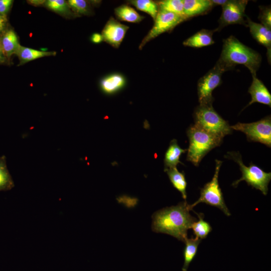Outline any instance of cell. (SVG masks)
I'll return each mask as SVG.
<instances>
[{"label":"cell","mask_w":271,"mask_h":271,"mask_svg":"<svg viewBox=\"0 0 271 271\" xmlns=\"http://www.w3.org/2000/svg\"><path fill=\"white\" fill-rule=\"evenodd\" d=\"M189 205L185 201L156 212L152 216V230L169 234L184 242L188 238V230L196 220L190 214Z\"/></svg>","instance_id":"cell-1"},{"label":"cell","mask_w":271,"mask_h":271,"mask_svg":"<svg viewBox=\"0 0 271 271\" xmlns=\"http://www.w3.org/2000/svg\"><path fill=\"white\" fill-rule=\"evenodd\" d=\"M261 62V57L258 53L230 36L223 40L220 57L216 63L225 71L232 69L236 65H243L252 75H255Z\"/></svg>","instance_id":"cell-2"},{"label":"cell","mask_w":271,"mask_h":271,"mask_svg":"<svg viewBox=\"0 0 271 271\" xmlns=\"http://www.w3.org/2000/svg\"><path fill=\"white\" fill-rule=\"evenodd\" d=\"M187 134L189 141L187 160L195 166L199 165L204 157L211 150L220 146L223 139L195 124L188 127Z\"/></svg>","instance_id":"cell-3"},{"label":"cell","mask_w":271,"mask_h":271,"mask_svg":"<svg viewBox=\"0 0 271 271\" xmlns=\"http://www.w3.org/2000/svg\"><path fill=\"white\" fill-rule=\"evenodd\" d=\"M195 124L219 138H223L232 133L228 122L214 109L212 104H199L193 113Z\"/></svg>","instance_id":"cell-4"},{"label":"cell","mask_w":271,"mask_h":271,"mask_svg":"<svg viewBox=\"0 0 271 271\" xmlns=\"http://www.w3.org/2000/svg\"><path fill=\"white\" fill-rule=\"evenodd\" d=\"M224 157L232 159L237 163L242 173L241 177L234 181L232 185L236 187L242 181H245L248 185L260 190L264 195H266L268 185L271 180V173H266L257 166L250 163L249 166L244 165L241 156L239 152H228Z\"/></svg>","instance_id":"cell-5"},{"label":"cell","mask_w":271,"mask_h":271,"mask_svg":"<svg viewBox=\"0 0 271 271\" xmlns=\"http://www.w3.org/2000/svg\"><path fill=\"white\" fill-rule=\"evenodd\" d=\"M215 171L212 180L207 183L200 190L199 199L192 204H190L191 210L200 203H205L220 209L227 216L231 214L226 206L221 189L218 182V174L222 162L216 160Z\"/></svg>","instance_id":"cell-6"},{"label":"cell","mask_w":271,"mask_h":271,"mask_svg":"<svg viewBox=\"0 0 271 271\" xmlns=\"http://www.w3.org/2000/svg\"><path fill=\"white\" fill-rule=\"evenodd\" d=\"M230 127L232 130L245 133L248 141L258 142L269 148L271 147L270 115L253 122H238Z\"/></svg>","instance_id":"cell-7"},{"label":"cell","mask_w":271,"mask_h":271,"mask_svg":"<svg viewBox=\"0 0 271 271\" xmlns=\"http://www.w3.org/2000/svg\"><path fill=\"white\" fill-rule=\"evenodd\" d=\"M225 71V69L216 63L213 68L200 78L197 83L199 104H212L214 100L212 92L221 84V77Z\"/></svg>","instance_id":"cell-8"},{"label":"cell","mask_w":271,"mask_h":271,"mask_svg":"<svg viewBox=\"0 0 271 271\" xmlns=\"http://www.w3.org/2000/svg\"><path fill=\"white\" fill-rule=\"evenodd\" d=\"M186 20L184 17L159 10L154 20V26L142 40L139 45V49L141 50L148 42L163 33L172 30L178 25Z\"/></svg>","instance_id":"cell-9"},{"label":"cell","mask_w":271,"mask_h":271,"mask_svg":"<svg viewBox=\"0 0 271 271\" xmlns=\"http://www.w3.org/2000/svg\"><path fill=\"white\" fill-rule=\"evenodd\" d=\"M248 1L245 0L228 1L222 6V12L218 21L219 26L214 31H220L223 28L232 24L246 26L244 20L245 10Z\"/></svg>","instance_id":"cell-10"},{"label":"cell","mask_w":271,"mask_h":271,"mask_svg":"<svg viewBox=\"0 0 271 271\" xmlns=\"http://www.w3.org/2000/svg\"><path fill=\"white\" fill-rule=\"evenodd\" d=\"M129 27L110 18L101 33L103 40L114 48H118Z\"/></svg>","instance_id":"cell-11"},{"label":"cell","mask_w":271,"mask_h":271,"mask_svg":"<svg viewBox=\"0 0 271 271\" xmlns=\"http://www.w3.org/2000/svg\"><path fill=\"white\" fill-rule=\"evenodd\" d=\"M246 17V26L253 38L260 44L267 49V57L268 62L271 59V31L262 25L252 21L248 17Z\"/></svg>","instance_id":"cell-12"},{"label":"cell","mask_w":271,"mask_h":271,"mask_svg":"<svg viewBox=\"0 0 271 271\" xmlns=\"http://www.w3.org/2000/svg\"><path fill=\"white\" fill-rule=\"evenodd\" d=\"M252 76V81L248 91L251 95V99L246 106L258 102L270 107V93L262 82L256 77V75Z\"/></svg>","instance_id":"cell-13"},{"label":"cell","mask_w":271,"mask_h":271,"mask_svg":"<svg viewBox=\"0 0 271 271\" xmlns=\"http://www.w3.org/2000/svg\"><path fill=\"white\" fill-rule=\"evenodd\" d=\"M183 2L187 19L206 13L213 7L210 0H183Z\"/></svg>","instance_id":"cell-14"},{"label":"cell","mask_w":271,"mask_h":271,"mask_svg":"<svg viewBox=\"0 0 271 271\" xmlns=\"http://www.w3.org/2000/svg\"><path fill=\"white\" fill-rule=\"evenodd\" d=\"M213 32L202 29L185 40L183 44L185 46L193 48H201L212 45L214 43L212 37Z\"/></svg>","instance_id":"cell-15"},{"label":"cell","mask_w":271,"mask_h":271,"mask_svg":"<svg viewBox=\"0 0 271 271\" xmlns=\"http://www.w3.org/2000/svg\"><path fill=\"white\" fill-rule=\"evenodd\" d=\"M187 151L182 149L178 145L176 139L172 140L166 151L164 158V170L176 167L178 164L184 165L180 161L181 155Z\"/></svg>","instance_id":"cell-16"},{"label":"cell","mask_w":271,"mask_h":271,"mask_svg":"<svg viewBox=\"0 0 271 271\" xmlns=\"http://www.w3.org/2000/svg\"><path fill=\"white\" fill-rule=\"evenodd\" d=\"M15 54L18 56L19 59V65H21L29 61L42 57L55 55L56 52L38 50L22 46L20 45Z\"/></svg>","instance_id":"cell-17"},{"label":"cell","mask_w":271,"mask_h":271,"mask_svg":"<svg viewBox=\"0 0 271 271\" xmlns=\"http://www.w3.org/2000/svg\"><path fill=\"white\" fill-rule=\"evenodd\" d=\"M0 44L4 53L7 58H10L13 54H15L20 45L16 33L12 29L5 32Z\"/></svg>","instance_id":"cell-18"},{"label":"cell","mask_w":271,"mask_h":271,"mask_svg":"<svg viewBox=\"0 0 271 271\" xmlns=\"http://www.w3.org/2000/svg\"><path fill=\"white\" fill-rule=\"evenodd\" d=\"M125 83V79L122 75L113 74L101 80L100 87L105 93L112 94L122 88Z\"/></svg>","instance_id":"cell-19"},{"label":"cell","mask_w":271,"mask_h":271,"mask_svg":"<svg viewBox=\"0 0 271 271\" xmlns=\"http://www.w3.org/2000/svg\"><path fill=\"white\" fill-rule=\"evenodd\" d=\"M164 171L167 173L174 187L181 193L182 197L186 201L187 182L184 172H180L176 167L169 168Z\"/></svg>","instance_id":"cell-20"},{"label":"cell","mask_w":271,"mask_h":271,"mask_svg":"<svg viewBox=\"0 0 271 271\" xmlns=\"http://www.w3.org/2000/svg\"><path fill=\"white\" fill-rule=\"evenodd\" d=\"M114 12L118 19L129 23H140L144 19V17L140 15L134 9L125 5L116 8Z\"/></svg>","instance_id":"cell-21"},{"label":"cell","mask_w":271,"mask_h":271,"mask_svg":"<svg viewBox=\"0 0 271 271\" xmlns=\"http://www.w3.org/2000/svg\"><path fill=\"white\" fill-rule=\"evenodd\" d=\"M201 240L197 238H187L184 242L185 247L184 250V262L182 267V271H187L189 264L193 260L197 253L198 246Z\"/></svg>","instance_id":"cell-22"},{"label":"cell","mask_w":271,"mask_h":271,"mask_svg":"<svg viewBox=\"0 0 271 271\" xmlns=\"http://www.w3.org/2000/svg\"><path fill=\"white\" fill-rule=\"evenodd\" d=\"M15 186L12 177L7 168L6 158L0 157V191H8Z\"/></svg>","instance_id":"cell-23"},{"label":"cell","mask_w":271,"mask_h":271,"mask_svg":"<svg viewBox=\"0 0 271 271\" xmlns=\"http://www.w3.org/2000/svg\"><path fill=\"white\" fill-rule=\"evenodd\" d=\"M195 213L199 218L198 221L194 222L191 228L193 230L195 237L200 239L206 238L208 234L211 231L212 227L210 224L204 220V214L202 213Z\"/></svg>","instance_id":"cell-24"},{"label":"cell","mask_w":271,"mask_h":271,"mask_svg":"<svg viewBox=\"0 0 271 271\" xmlns=\"http://www.w3.org/2000/svg\"><path fill=\"white\" fill-rule=\"evenodd\" d=\"M157 4L159 10L166 11L186 18L184 14L182 0H163L157 2Z\"/></svg>","instance_id":"cell-25"},{"label":"cell","mask_w":271,"mask_h":271,"mask_svg":"<svg viewBox=\"0 0 271 271\" xmlns=\"http://www.w3.org/2000/svg\"><path fill=\"white\" fill-rule=\"evenodd\" d=\"M128 3L137 9L148 13L154 20H155L159 11L157 2L151 0H132Z\"/></svg>","instance_id":"cell-26"},{"label":"cell","mask_w":271,"mask_h":271,"mask_svg":"<svg viewBox=\"0 0 271 271\" xmlns=\"http://www.w3.org/2000/svg\"><path fill=\"white\" fill-rule=\"evenodd\" d=\"M45 5L50 10L65 16H72L74 14L67 2L64 0H48Z\"/></svg>","instance_id":"cell-27"},{"label":"cell","mask_w":271,"mask_h":271,"mask_svg":"<svg viewBox=\"0 0 271 271\" xmlns=\"http://www.w3.org/2000/svg\"><path fill=\"white\" fill-rule=\"evenodd\" d=\"M67 2L71 10L74 12L75 14L88 15L90 13V6L86 1L69 0Z\"/></svg>","instance_id":"cell-28"},{"label":"cell","mask_w":271,"mask_h":271,"mask_svg":"<svg viewBox=\"0 0 271 271\" xmlns=\"http://www.w3.org/2000/svg\"><path fill=\"white\" fill-rule=\"evenodd\" d=\"M258 19L261 25L271 29V9L270 7H260Z\"/></svg>","instance_id":"cell-29"},{"label":"cell","mask_w":271,"mask_h":271,"mask_svg":"<svg viewBox=\"0 0 271 271\" xmlns=\"http://www.w3.org/2000/svg\"><path fill=\"white\" fill-rule=\"evenodd\" d=\"M13 2L12 0H0V14L6 16Z\"/></svg>","instance_id":"cell-30"},{"label":"cell","mask_w":271,"mask_h":271,"mask_svg":"<svg viewBox=\"0 0 271 271\" xmlns=\"http://www.w3.org/2000/svg\"><path fill=\"white\" fill-rule=\"evenodd\" d=\"M91 41L94 43H99L103 40L101 34L94 33L91 37Z\"/></svg>","instance_id":"cell-31"},{"label":"cell","mask_w":271,"mask_h":271,"mask_svg":"<svg viewBox=\"0 0 271 271\" xmlns=\"http://www.w3.org/2000/svg\"><path fill=\"white\" fill-rule=\"evenodd\" d=\"M6 23V16L0 14V33L4 30Z\"/></svg>","instance_id":"cell-32"},{"label":"cell","mask_w":271,"mask_h":271,"mask_svg":"<svg viewBox=\"0 0 271 271\" xmlns=\"http://www.w3.org/2000/svg\"><path fill=\"white\" fill-rule=\"evenodd\" d=\"M213 6L216 5H220L222 6L227 3L228 1L226 0H211Z\"/></svg>","instance_id":"cell-33"},{"label":"cell","mask_w":271,"mask_h":271,"mask_svg":"<svg viewBox=\"0 0 271 271\" xmlns=\"http://www.w3.org/2000/svg\"><path fill=\"white\" fill-rule=\"evenodd\" d=\"M6 59V57L4 53L1 45L0 44V63L5 62Z\"/></svg>","instance_id":"cell-34"},{"label":"cell","mask_w":271,"mask_h":271,"mask_svg":"<svg viewBox=\"0 0 271 271\" xmlns=\"http://www.w3.org/2000/svg\"><path fill=\"white\" fill-rule=\"evenodd\" d=\"M30 2V3L33 4V5L37 4V5H40L41 4H42L43 3L45 2V1H31Z\"/></svg>","instance_id":"cell-35"}]
</instances>
